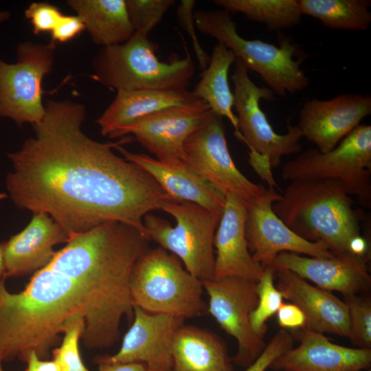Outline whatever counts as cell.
<instances>
[{
	"instance_id": "obj_29",
	"label": "cell",
	"mask_w": 371,
	"mask_h": 371,
	"mask_svg": "<svg viewBox=\"0 0 371 371\" xmlns=\"http://www.w3.org/2000/svg\"><path fill=\"white\" fill-rule=\"evenodd\" d=\"M274 276L272 267L264 268L256 285L258 304L249 315L253 331L262 339L267 330V320L277 313L283 304V296L274 284Z\"/></svg>"
},
{
	"instance_id": "obj_36",
	"label": "cell",
	"mask_w": 371,
	"mask_h": 371,
	"mask_svg": "<svg viewBox=\"0 0 371 371\" xmlns=\"http://www.w3.org/2000/svg\"><path fill=\"white\" fill-rule=\"evenodd\" d=\"M85 30L82 19L76 15L63 14L51 32L52 41L65 43L71 41Z\"/></svg>"
},
{
	"instance_id": "obj_31",
	"label": "cell",
	"mask_w": 371,
	"mask_h": 371,
	"mask_svg": "<svg viewBox=\"0 0 371 371\" xmlns=\"http://www.w3.org/2000/svg\"><path fill=\"white\" fill-rule=\"evenodd\" d=\"M129 19L137 32L146 36L175 3L174 0H125Z\"/></svg>"
},
{
	"instance_id": "obj_27",
	"label": "cell",
	"mask_w": 371,
	"mask_h": 371,
	"mask_svg": "<svg viewBox=\"0 0 371 371\" xmlns=\"http://www.w3.org/2000/svg\"><path fill=\"white\" fill-rule=\"evenodd\" d=\"M302 15L339 30L366 31L371 23L370 0H298Z\"/></svg>"
},
{
	"instance_id": "obj_8",
	"label": "cell",
	"mask_w": 371,
	"mask_h": 371,
	"mask_svg": "<svg viewBox=\"0 0 371 371\" xmlns=\"http://www.w3.org/2000/svg\"><path fill=\"white\" fill-rule=\"evenodd\" d=\"M286 181L337 179L358 202L371 207V126L360 124L330 151L308 149L285 162L281 171Z\"/></svg>"
},
{
	"instance_id": "obj_3",
	"label": "cell",
	"mask_w": 371,
	"mask_h": 371,
	"mask_svg": "<svg viewBox=\"0 0 371 371\" xmlns=\"http://www.w3.org/2000/svg\"><path fill=\"white\" fill-rule=\"evenodd\" d=\"M278 217L308 241H323L335 256L351 254L352 240L361 236L362 216L343 183L337 179L291 181L273 203Z\"/></svg>"
},
{
	"instance_id": "obj_23",
	"label": "cell",
	"mask_w": 371,
	"mask_h": 371,
	"mask_svg": "<svg viewBox=\"0 0 371 371\" xmlns=\"http://www.w3.org/2000/svg\"><path fill=\"white\" fill-rule=\"evenodd\" d=\"M116 92L114 100L96 120L102 135L110 138H116L122 129L146 116L196 98L188 90H121Z\"/></svg>"
},
{
	"instance_id": "obj_32",
	"label": "cell",
	"mask_w": 371,
	"mask_h": 371,
	"mask_svg": "<svg viewBox=\"0 0 371 371\" xmlns=\"http://www.w3.org/2000/svg\"><path fill=\"white\" fill-rule=\"evenodd\" d=\"M349 312L350 341L359 348H371V305L357 295L345 297Z\"/></svg>"
},
{
	"instance_id": "obj_22",
	"label": "cell",
	"mask_w": 371,
	"mask_h": 371,
	"mask_svg": "<svg viewBox=\"0 0 371 371\" xmlns=\"http://www.w3.org/2000/svg\"><path fill=\"white\" fill-rule=\"evenodd\" d=\"M122 145L115 148L124 159L148 172L172 201H188L210 211L223 213L225 196L196 174L187 164H167L145 154L132 153Z\"/></svg>"
},
{
	"instance_id": "obj_30",
	"label": "cell",
	"mask_w": 371,
	"mask_h": 371,
	"mask_svg": "<svg viewBox=\"0 0 371 371\" xmlns=\"http://www.w3.org/2000/svg\"><path fill=\"white\" fill-rule=\"evenodd\" d=\"M85 325L84 317L79 315L71 317L65 322L61 344L52 352L53 360L61 371H90L85 366L79 350V341Z\"/></svg>"
},
{
	"instance_id": "obj_37",
	"label": "cell",
	"mask_w": 371,
	"mask_h": 371,
	"mask_svg": "<svg viewBox=\"0 0 371 371\" xmlns=\"http://www.w3.org/2000/svg\"><path fill=\"white\" fill-rule=\"evenodd\" d=\"M279 325L284 328L304 329L306 318L302 309L293 303H283L277 312Z\"/></svg>"
},
{
	"instance_id": "obj_10",
	"label": "cell",
	"mask_w": 371,
	"mask_h": 371,
	"mask_svg": "<svg viewBox=\"0 0 371 371\" xmlns=\"http://www.w3.org/2000/svg\"><path fill=\"white\" fill-rule=\"evenodd\" d=\"M56 43L21 42L17 60L8 63L0 58V117L18 126L39 123L45 114L42 82L52 70Z\"/></svg>"
},
{
	"instance_id": "obj_34",
	"label": "cell",
	"mask_w": 371,
	"mask_h": 371,
	"mask_svg": "<svg viewBox=\"0 0 371 371\" xmlns=\"http://www.w3.org/2000/svg\"><path fill=\"white\" fill-rule=\"evenodd\" d=\"M195 5L194 0H182L177 8V18L179 25L190 37L199 67L203 71L209 64L210 56L203 49L196 34L194 18Z\"/></svg>"
},
{
	"instance_id": "obj_39",
	"label": "cell",
	"mask_w": 371,
	"mask_h": 371,
	"mask_svg": "<svg viewBox=\"0 0 371 371\" xmlns=\"http://www.w3.org/2000/svg\"><path fill=\"white\" fill-rule=\"evenodd\" d=\"M98 371H147L146 367L141 363H97Z\"/></svg>"
},
{
	"instance_id": "obj_16",
	"label": "cell",
	"mask_w": 371,
	"mask_h": 371,
	"mask_svg": "<svg viewBox=\"0 0 371 371\" xmlns=\"http://www.w3.org/2000/svg\"><path fill=\"white\" fill-rule=\"evenodd\" d=\"M370 114L371 97L368 95L344 93L327 100L314 98L303 104L297 126L302 137L319 151L326 153Z\"/></svg>"
},
{
	"instance_id": "obj_19",
	"label": "cell",
	"mask_w": 371,
	"mask_h": 371,
	"mask_svg": "<svg viewBox=\"0 0 371 371\" xmlns=\"http://www.w3.org/2000/svg\"><path fill=\"white\" fill-rule=\"evenodd\" d=\"M247 204L238 196L227 194L216 228L214 278L238 277L258 282L264 269L256 263L248 249L245 235Z\"/></svg>"
},
{
	"instance_id": "obj_20",
	"label": "cell",
	"mask_w": 371,
	"mask_h": 371,
	"mask_svg": "<svg viewBox=\"0 0 371 371\" xmlns=\"http://www.w3.org/2000/svg\"><path fill=\"white\" fill-rule=\"evenodd\" d=\"M277 289L283 298L300 307L306 318L304 329L341 337L349 335V312L346 303L330 291L309 284L284 269L275 270Z\"/></svg>"
},
{
	"instance_id": "obj_41",
	"label": "cell",
	"mask_w": 371,
	"mask_h": 371,
	"mask_svg": "<svg viewBox=\"0 0 371 371\" xmlns=\"http://www.w3.org/2000/svg\"><path fill=\"white\" fill-rule=\"evenodd\" d=\"M10 13L6 10H0V23L8 20Z\"/></svg>"
},
{
	"instance_id": "obj_33",
	"label": "cell",
	"mask_w": 371,
	"mask_h": 371,
	"mask_svg": "<svg viewBox=\"0 0 371 371\" xmlns=\"http://www.w3.org/2000/svg\"><path fill=\"white\" fill-rule=\"evenodd\" d=\"M62 16L58 8L47 2H33L25 10L35 34L51 32Z\"/></svg>"
},
{
	"instance_id": "obj_44",
	"label": "cell",
	"mask_w": 371,
	"mask_h": 371,
	"mask_svg": "<svg viewBox=\"0 0 371 371\" xmlns=\"http://www.w3.org/2000/svg\"><path fill=\"white\" fill-rule=\"evenodd\" d=\"M283 371H286V370H283Z\"/></svg>"
},
{
	"instance_id": "obj_13",
	"label": "cell",
	"mask_w": 371,
	"mask_h": 371,
	"mask_svg": "<svg viewBox=\"0 0 371 371\" xmlns=\"http://www.w3.org/2000/svg\"><path fill=\"white\" fill-rule=\"evenodd\" d=\"M280 196L275 188L269 187L265 195L247 205L245 235L254 260L264 269L271 267L282 252L317 258L333 257L335 254L326 243L300 237L278 217L272 205Z\"/></svg>"
},
{
	"instance_id": "obj_35",
	"label": "cell",
	"mask_w": 371,
	"mask_h": 371,
	"mask_svg": "<svg viewBox=\"0 0 371 371\" xmlns=\"http://www.w3.org/2000/svg\"><path fill=\"white\" fill-rule=\"evenodd\" d=\"M293 344L291 335L284 329L280 330L246 371H265L277 357L293 348Z\"/></svg>"
},
{
	"instance_id": "obj_18",
	"label": "cell",
	"mask_w": 371,
	"mask_h": 371,
	"mask_svg": "<svg viewBox=\"0 0 371 371\" xmlns=\"http://www.w3.org/2000/svg\"><path fill=\"white\" fill-rule=\"evenodd\" d=\"M371 350L332 343L324 334L302 329L300 344L271 364L280 371H363L370 368Z\"/></svg>"
},
{
	"instance_id": "obj_24",
	"label": "cell",
	"mask_w": 371,
	"mask_h": 371,
	"mask_svg": "<svg viewBox=\"0 0 371 371\" xmlns=\"http://www.w3.org/2000/svg\"><path fill=\"white\" fill-rule=\"evenodd\" d=\"M172 371H232L225 343L212 332L181 326L172 345Z\"/></svg>"
},
{
	"instance_id": "obj_26",
	"label": "cell",
	"mask_w": 371,
	"mask_h": 371,
	"mask_svg": "<svg viewBox=\"0 0 371 371\" xmlns=\"http://www.w3.org/2000/svg\"><path fill=\"white\" fill-rule=\"evenodd\" d=\"M236 56L225 45L218 43L214 47L207 67L203 71L192 95L205 102L215 114L227 118L237 135L238 121L234 113V94L229 87L228 74Z\"/></svg>"
},
{
	"instance_id": "obj_11",
	"label": "cell",
	"mask_w": 371,
	"mask_h": 371,
	"mask_svg": "<svg viewBox=\"0 0 371 371\" xmlns=\"http://www.w3.org/2000/svg\"><path fill=\"white\" fill-rule=\"evenodd\" d=\"M222 117L212 111L183 146L185 161L200 177L225 196L232 194L247 205L267 193L236 167L229 153Z\"/></svg>"
},
{
	"instance_id": "obj_38",
	"label": "cell",
	"mask_w": 371,
	"mask_h": 371,
	"mask_svg": "<svg viewBox=\"0 0 371 371\" xmlns=\"http://www.w3.org/2000/svg\"><path fill=\"white\" fill-rule=\"evenodd\" d=\"M26 371H61L59 366L52 359H41L35 352H31L25 361Z\"/></svg>"
},
{
	"instance_id": "obj_2",
	"label": "cell",
	"mask_w": 371,
	"mask_h": 371,
	"mask_svg": "<svg viewBox=\"0 0 371 371\" xmlns=\"http://www.w3.org/2000/svg\"><path fill=\"white\" fill-rule=\"evenodd\" d=\"M76 315L85 319V346H100L106 335V319L86 277L47 264L19 293L10 292L0 280V355L25 361L34 352L47 359L65 322Z\"/></svg>"
},
{
	"instance_id": "obj_9",
	"label": "cell",
	"mask_w": 371,
	"mask_h": 371,
	"mask_svg": "<svg viewBox=\"0 0 371 371\" xmlns=\"http://www.w3.org/2000/svg\"><path fill=\"white\" fill-rule=\"evenodd\" d=\"M231 80L239 133L236 137L249 150L262 156L271 169L277 168L283 157L302 152L303 137L298 126L288 123L287 132L278 134L260 108V100H274L275 93L268 87L257 86L249 78L248 69L237 58Z\"/></svg>"
},
{
	"instance_id": "obj_21",
	"label": "cell",
	"mask_w": 371,
	"mask_h": 371,
	"mask_svg": "<svg viewBox=\"0 0 371 371\" xmlns=\"http://www.w3.org/2000/svg\"><path fill=\"white\" fill-rule=\"evenodd\" d=\"M69 236L48 214L34 213L29 224L5 242V278L27 275L46 266L56 251L53 247L67 243Z\"/></svg>"
},
{
	"instance_id": "obj_12",
	"label": "cell",
	"mask_w": 371,
	"mask_h": 371,
	"mask_svg": "<svg viewBox=\"0 0 371 371\" xmlns=\"http://www.w3.org/2000/svg\"><path fill=\"white\" fill-rule=\"evenodd\" d=\"M203 285L209 297L207 313L237 341L238 351L232 361L247 368L266 346L249 322L250 313L258 304L257 282L227 277L204 281Z\"/></svg>"
},
{
	"instance_id": "obj_17",
	"label": "cell",
	"mask_w": 371,
	"mask_h": 371,
	"mask_svg": "<svg viewBox=\"0 0 371 371\" xmlns=\"http://www.w3.org/2000/svg\"><path fill=\"white\" fill-rule=\"evenodd\" d=\"M368 257L339 256L317 258L297 254L282 252L272 267L289 270L315 283L317 287L342 293L344 297L357 295L370 284L367 262Z\"/></svg>"
},
{
	"instance_id": "obj_28",
	"label": "cell",
	"mask_w": 371,
	"mask_h": 371,
	"mask_svg": "<svg viewBox=\"0 0 371 371\" xmlns=\"http://www.w3.org/2000/svg\"><path fill=\"white\" fill-rule=\"evenodd\" d=\"M223 10L240 12L247 19L280 31L299 24L302 15L297 0H214Z\"/></svg>"
},
{
	"instance_id": "obj_5",
	"label": "cell",
	"mask_w": 371,
	"mask_h": 371,
	"mask_svg": "<svg viewBox=\"0 0 371 371\" xmlns=\"http://www.w3.org/2000/svg\"><path fill=\"white\" fill-rule=\"evenodd\" d=\"M196 29L232 51L249 70L256 72L275 94H295L308 87L309 80L300 65L305 56L300 46L286 37L275 45L243 38L229 12L223 10L194 12Z\"/></svg>"
},
{
	"instance_id": "obj_43",
	"label": "cell",
	"mask_w": 371,
	"mask_h": 371,
	"mask_svg": "<svg viewBox=\"0 0 371 371\" xmlns=\"http://www.w3.org/2000/svg\"><path fill=\"white\" fill-rule=\"evenodd\" d=\"M363 371H371L370 369H368V370H363Z\"/></svg>"
},
{
	"instance_id": "obj_6",
	"label": "cell",
	"mask_w": 371,
	"mask_h": 371,
	"mask_svg": "<svg viewBox=\"0 0 371 371\" xmlns=\"http://www.w3.org/2000/svg\"><path fill=\"white\" fill-rule=\"evenodd\" d=\"M203 282L191 275L172 253L157 247L137 261L130 280L133 306L151 313L184 319L207 313Z\"/></svg>"
},
{
	"instance_id": "obj_4",
	"label": "cell",
	"mask_w": 371,
	"mask_h": 371,
	"mask_svg": "<svg viewBox=\"0 0 371 371\" xmlns=\"http://www.w3.org/2000/svg\"><path fill=\"white\" fill-rule=\"evenodd\" d=\"M183 41L185 57L162 62L155 54L158 45L134 32L126 42L100 49L93 62L92 78L116 91H187L195 65Z\"/></svg>"
},
{
	"instance_id": "obj_14",
	"label": "cell",
	"mask_w": 371,
	"mask_h": 371,
	"mask_svg": "<svg viewBox=\"0 0 371 371\" xmlns=\"http://www.w3.org/2000/svg\"><path fill=\"white\" fill-rule=\"evenodd\" d=\"M210 111L205 102L194 98L135 122L122 129L116 138L133 135L157 160L170 165L186 164L185 142Z\"/></svg>"
},
{
	"instance_id": "obj_42",
	"label": "cell",
	"mask_w": 371,
	"mask_h": 371,
	"mask_svg": "<svg viewBox=\"0 0 371 371\" xmlns=\"http://www.w3.org/2000/svg\"><path fill=\"white\" fill-rule=\"evenodd\" d=\"M2 362L3 361L0 359V371H3V367H2Z\"/></svg>"
},
{
	"instance_id": "obj_7",
	"label": "cell",
	"mask_w": 371,
	"mask_h": 371,
	"mask_svg": "<svg viewBox=\"0 0 371 371\" xmlns=\"http://www.w3.org/2000/svg\"><path fill=\"white\" fill-rule=\"evenodd\" d=\"M159 210L176 221L172 227L166 219L151 212L143 223L150 240L176 256L185 269L202 282L214 278V239L222 214L188 201L164 200Z\"/></svg>"
},
{
	"instance_id": "obj_25",
	"label": "cell",
	"mask_w": 371,
	"mask_h": 371,
	"mask_svg": "<svg viewBox=\"0 0 371 371\" xmlns=\"http://www.w3.org/2000/svg\"><path fill=\"white\" fill-rule=\"evenodd\" d=\"M94 43L102 47L126 42L135 31L125 0H69Z\"/></svg>"
},
{
	"instance_id": "obj_15",
	"label": "cell",
	"mask_w": 371,
	"mask_h": 371,
	"mask_svg": "<svg viewBox=\"0 0 371 371\" xmlns=\"http://www.w3.org/2000/svg\"><path fill=\"white\" fill-rule=\"evenodd\" d=\"M131 326L119 351L97 357L96 363H144L147 371H172V345L184 319L168 314L151 313L134 306Z\"/></svg>"
},
{
	"instance_id": "obj_40",
	"label": "cell",
	"mask_w": 371,
	"mask_h": 371,
	"mask_svg": "<svg viewBox=\"0 0 371 371\" xmlns=\"http://www.w3.org/2000/svg\"><path fill=\"white\" fill-rule=\"evenodd\" d=\"M5 242L0 243V280L5 278V267L3 261V251Z\"/></svg>"
},
{
	"instance_id": "obj_1",
	"label": "cell",
	"mask_w": 371,
	"mask_h": 371,
	"mask_svg": "<svg viewBox=\"0 0 371 371\" xmlns=\"http://www.w3.org/2000/svg\"><path fill=\"white\" fill-rule=\"evenodd\" d=\"M45 106L34 135L8 154L13 170L5 187L14 205L48 214L68 236L117 221L148 237L144 216L172 199L148 172L113 152L131 137L95 141L82 130L83 104L48 100Z\"/></svg>"
}]
</instances>
